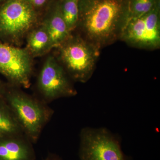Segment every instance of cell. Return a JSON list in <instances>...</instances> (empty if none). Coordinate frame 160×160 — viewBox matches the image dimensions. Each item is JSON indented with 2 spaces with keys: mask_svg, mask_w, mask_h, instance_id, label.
Here are the masks:
<instances>
[{
  "mask_svg": "<svg viewBox=\"0 0 160 160\" xmlns=\"http://www.w3.org/2000/svg\"><path fill=\"white\" fill-rule=\"evenodd\" d=\"M127 0H79L81 26L86 40L100 48L120 38Z\"/></svg>",
  "mask_w": 160,
  "mask_h": 160,
  "instance_id": "1",
  "label": "cell"
},
{
  "mask_svg": "<svg viewBox=\"0 0 160 160\" xmlns=\"http://www.w3.org/2000/svg\"><path fill=\"white\" fill-rule=\"evenodd\" d=\"M6 101L24 134L32 143H35L51 118L52 110L42 100L18 89L9 91L6 94Z\"/></svg>",
  "mask_w": 160,
  "mask_h": 160,
  "instance_id": "2",
  "label": "cell"
},
{
  "mask_svg": "<svg viewBox=\"0 0 160 160\" xmlns=\"http://www.w3.org/2000/svg\"><path fill=\"white\" fill-rule=\"evenodd\" d=\"M59 47L62 67L68 76L76 82H87L94 72L100 48L86 39L71 36Z\"/></svg>",
  "mask_w": 160,
  "mask_h": 160,
  "instance_id": "3",
  "label": "cell"
},
{
  "mask_svg": "<svg viewBox=\"0 0 160 160\" xmlns=\"http://www.w3.org/2000/svg\"><path fill=\"white\" fill-rule=\"evenodd\" d=\"M80 160H129L119 139L106 128H84L80 133Z\"/></svg>",
  "mask_w": 160,
  "mask_h": 160,
  "instance_id": "4",
  "label": "cell"
},
{
  "mask_svg": "<svg viewBox=\"0 0 160 160\" xmlns=\"http://www.w3.org/2000/svg\"><path fill=\"white\" fill-rule=\"evenodd\" d=\"M120 38L138 48L158 49L160 46V2L145 15L126 21Z\"/></svg>",
  "mask_w": 160,
  "mask_h": 160,
  "instance_id": "5",
  "label": "cell"
},
{
  "mask_svg": "<svg viewBox=\"0 0 160 160\" xmlns=\"http://www.w3.org/2000/svg\"><path fill=\"white\" fill-rule=\"evenodd\" d=\"M36 16L27 0H9L0 9V33L16 40L34 26Z\"/></svg>",
  "mask_w": 160,
  "mask_h": 160,
  "instance_id": "6",
  "label": "cell"
},
{
  "mask_svg": "<svg viewBox=\"0 0 160 160\" xmlns=\"http://www.w3.org/2000/svg\"><path fill=\"white\" fill-rule=\"evenodd\" d=\"M38 87L45 102L77 93L65 69L52 56L47 58L41 69Z\"/></svg>",
  "mask_w": 160,
  "mask_h": 160,
  "instance_id": "7",
  "label": "cell"
},
{
  "mask_svg": "<svg viewBox=\"0 0 160 160\" xmlns=\"http://www.w3.org/2000/svg\"><path fill=\"white\" fill-rule=\"evenodd\" d=\"M30 55L27 49L0 43V72L15 86L28 88L32 71Z\"/></svg>",
  "mask_w": 160,
  "mask_h": 160,
  "instance_id": "8",
  "label": "cell"
},
{
  "mask_svg": "<svg viewBox=\"0 0 160 160\" xmlns=\"http://www.w3.org/2000/svg\"><path fill=\"white\" fill-rule=\"evenodd\" d=\"M31 143L24 135L1 138L0 160H34Z\"/></svg>",
  "mask_w": 160,
  "mask_h": 160,
  "instance_id": "9",
  "label": "cell"
},
{
  "mask_svg": "<svg viewBox=\"0 0 160 160\" xmlns=\"http://www.w3.org/2000/svg\"><path fill=\"white\" fill-rule=\"evenodd\" d=\"M44 24L49 33L52 48L59 47L70 37V32L63 18L59 5Z\"/></svg>",
  "mask_w": 160,
  "mask_h": 160,
  "instance_id": "10",
  "label": "cell"
},
{
  "mask_svg": "<svg viewBox=\"0 0 160 160\" xmlns=\"http://www.w3.org/2000/svg\"><path fill=\"white\" fill-rule=\"evenodd\" d=\"M51 49L49 33L44 24L30 32L28 38L27 49L30 55L39 56Z\"/></svg>",
  "mask_w": 160,
  "mask_h": 160,
  "instance_id": "11",
  "label": "cell"
},
{
  "mask_svg": "<svg viewBox=\"0 0 160 160\" xmlns=\"http://www.w3.org/2000/svg\"><path fill=\"white\" fill-rule=\"evenodd\" d=\"M24 134L19 123L8 104L0 102V138Z\"/></svg>",
  "mask_w": 160,
  "mask_h": 160,
  "instance_id": "12",
  "label": "cell"
},
{
  "mask_svg": "<svg viewBox=\"0 0 160 160\" xmlns=\"http://www.w3.org/2000/svg\"><path fill=\"white\" fill-rule=\"evenodd\" d=\"M159 2V0H127L124 23L147 14Z\"/></svg>",
  "mask_w": 160,
  "mask_h": 160,
  "instance_id": "13",
  "label": "cell"
},
{
  "mask_svg": "<svg viewBox=\"0 0 160 160\" xmlns=\"http://www.w3.org/2000/svg\"><path fill=\"white\" fill-rule=\"evenodd\" d=\"M60 6L63 18L71 32L78 24L79 0H64L62 6Z\"/></svg>",
  "mask_w": 160,
  "mask_h": 160,
  "instance_id": "14",
  "label": "cell"
},
{
  "mask_svg": "<svg viewBox=\"0 0 160 160\" xmlns=\"http://www.w3.org/2000/svg\"><path fill=\"white\" fill-rule=\"evenodd\" d=\"M32 6L40 7L42 6L46 3L47 0H27Z\"/></svg>",
  "mask_w": 160,
  "mask_h": 160,
  "instance_id": "15",
  "label": "cell"
},
{
  "mask_svg": "<svg viewBox=\"0 0 160 160\" xmlns=\"http://www.w3.org/2000/svg\"><path fill=\"white\" fill-rule=\"evenodd\" d=\"M45 160H62L58 158L57 157L54 156H50L49 157L47 158Z\"/></svg>",
  "mask_w": 160,
  "mask_h": 160,
  "instance_id": "16",
  "label": "cell"
}]
</instances>
